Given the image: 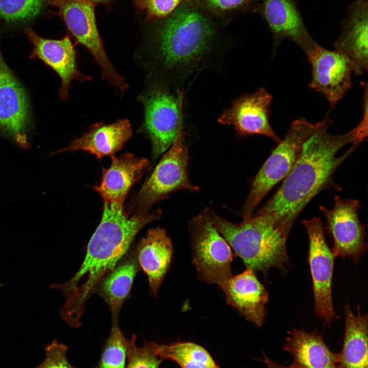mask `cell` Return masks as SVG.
<instances>
[{"label":"cell","mask_w":368,"mask_h":368,"mask_svg":"<svg viewBox=\"0 0 368 368\" xmlns=\"http://www.w3.org/2000/svg\"><path fill=\"white\" fill-rule=\"evenodd\" d=\"M228 50L204 12L183 2L154 30L144 60L150 83L187 93L202 72L221 70Z\"/></svg>","instance_id":"cell-1"},{"label":"cell","mask_w":368,"mask_h":368,"mask_svg":"<svg viewBox=\"0 0 368 368\" xmlns=\"http://www.w3.org/2000/svg\"><path fill=\"white\" fill-rule=\"evenodd\" d=\"M328 112L307 139L296 162L275 193L257 212L269 216L289 233L297 218L317 194L329 188L340 189L334 175L367 135V117L363 116L351 130L333 134Z\"/></svg>","instance_id":"cell-2"},{"label":"cell","mask_w":368,"mask_h":368,"mask_svg":"<svg viewBox=\"0 0 368 368\" xmlns=\"http://www.w3.org/2000/svg\"><path fill=\"white\" fill-rule=\"evenodd\" d=\"M103 202L101 220L88 243L80 268L67 282L51 286L65 297L60 314L67 325L75 328L81 325L85 303L101 280L117 266L142 228L162 215L157 209L129 216L124 209V202Z\"/></svg>","instance_id":"cell-3"},{"label":"cell","mask_w":368,"mask_h":368,"mask_svg":"<svg viewBox=\"0 0 368 368\" xmlns=\"http://www.w3.org/2000/svg\"><path fill=\"white\" fill-rule=\"evenodd\" d=\"M210 214L214 226L242 259L246 269L264 275L272 267L286 271L289 262L286 247L289 233L276 225L269 216L256 212L236 223L211 210Z\"/></svg>","instance_id":"cell-4"},{"label":"cell","mask_w":368,"mask_h":368,"mask_svg":"<svg viewBox=\"0 0 368 368\" xmlns=\"http://www.w3.org/2000/svg\"><path fill=\"white\" fill-rule=\"evenodd\" d=\"M318 123H313L301 118L291 123L284 137L254 177L242 207L243 218L252 215L269 192L288 175L300 156L304 143L315 131Z\"/></svg>","instance_id":"cell-5"},{"label":"cell","mask_w":368,"mask_h":368,"mask_svg":"<svg viewBox=\"0 0 368 368\" xmlns=\"http://www.w3.org/2000/svg\"><path fill=\"white\" fill-rule=\"evenodd\" d=\"M149 86L137 99L144 110L142 128L150 138L153 157L156 159L171 146L180 129L184 127L186 93L156 83Z\"/></svg>","instance_id":"cell-6"},{"label":"cell","mask_w":368,"mask_h":368,"mask_svg":"<svg viewBox=\"0 0 368 368\" xmlns=\"http://www.w3.org/2000/svg\"><path fill=\"white\" fill-rule=\"evenodd\" d=\"M184 127L180 129L169 150L130 204L132 212L149 211L156 202L178 190L197 192L188 175L189 153L185 144Z\"/></svg>","instance_id":"cell-7"},{"label":"cell","mask_w":368,"mask_h":368,"mask_svg":"<svg viewBox=\"0 0 368 368\" xmlns=\"http://www.w3.org/2000/svg\"><path fill=\"white\" fill-rule=\"evenodd\" d=\"M193 263L200 277L218 286L233 275L234 256L225 239L213 224L210 210L204 209L189 221Z\"/></svg>","instance_id":"cell-8"},{"label":"cell","mask_w":368,"mask_h":368,"mask_svg":"<svg viewBox=\"0 0 368 368\" xmlns=\"http://www.w3.org/2000/svg\"><path fill=\"white\" fill-rule=\"evenodd\" d=\"M49 4L58 8V14L77 43L91 54L100 67L102 79L122 95L129 85L114 68L105 51L96 24L95 6L80 0H49Z\"/></svg>","instance_id":"cell-9"},{"label":"cell","mask_w":368,"mask_h":368,"mask_svg":"<svg viewBox=\"0 0 368 368\" xmlns=\"http://www.w3.org/2000/svg\"><path fill=\"white\" fill-rule=\"evenodd\" d=\"M309 239L308 263L312 281L315 315L325 324L337 317L332 299V277L336 258L325 239L323 222L314 217L304 220Z\"/></svg>","instance_id":"cell-10"},{"label":"cell","mask_w":368,"mask_h":368,"mask_svg":"<svg viewBox=\"0 0 368 368\" xmlns=\"http://www.w3.org/2000/svg\"><path fill=\"white\" fill-rule=\"evenodd\" d=\"M361 206L358 200L336 196L332 209L319 208L326 219L325 229L333 239L336 257L348 258L355 263L366 250L365 226L358 217Z\"/></svg>","instance_id":"cell-11"},{"label":"cell","mask_w":368,"mask_h":368,"mask_svg":"<svg viewBox=\"0 0 368 368\" xmlns=\"http://www.w3.org/2000/svg\"><path fill=\"white\" fill-rule=\"evenodd\" d=\"M272 99V95L263 87L251 93L241 95L222 111L217 122L232 126L240 137L263 135L278 144L281 139L270 122Z\"/></svg>","instance_id":"cell-12"},{"label":"cell","mask_w":368,"mask_h":368,"mask_svg":"<svg viewBox=\"0 0 368 368\" xmlns=\"http://www.w3.org/2000/svg\"><path fill=\"white\" fill-rule=\"evenodd\" d=\"M307 56L311 72L309 87L321 94L331 108H334L352 87V63L340 53L320 45Z\"/></svg>","instance_id":"cell-13"},{"label":"cell","mask_w":368,"mask_h":368,"mask_svg":"<svg viewBox=\"0 0 368 368\" xmlns=\"http://www.w3.org/2000/svg\"><path fill=\"white\" fill-rule=\"evenodd\" d=\"M29 103L25 89L6 64L0 45V131L28 146Z\"/></svg>","instance_id":"cell-14"},{"label":"cell","mask_w":368,"mask_h":368,"mask_svg":"<svg viewBox=\"0 0 368 368\" xmlns=\"http://www.w3.org/2000/svg\"><path fill=\"white\" fill-rule=\"evenodd\" d=\"M25 34L33 45L30 58L40 59L60 77L61 84L59 95L61 100H68L69 89L73 80L81 82L92 80L91 77L79 71L75 45L69 36L60 39H46L36 34L31 28H26Z\"/></svg>","instance_id":"cell-15"},{"label":"cell","mask_w":368,"mask_h":368,"mask_svg":"<svg viewBox=\"0 0 368 368\" xmlns=\"http://www.w3.org/2000/svg\"><path fill=\"white\" fill-rule=\"evenodd\" d=\"M258 11L272 33L273 50L286 39L299 46L306 55L318 46L309 34L295 0H261Z\"/></svg>","instance_id":"cell-16"},{"label":"cell","mask_w":368,"mask_h":368,"mask_svg":"<svg viewBox=\"0 0 368 368\" xmlns=\"http://www.w3.org/2000/svg\"><path fill=\"white\" fill-rule=\"evenodd\" d=\"M367 0H356L349 6L334 43V50L350 60L356 75L367 70Z\"/></svg>","instance_id":"cell-17"},{"label":"cell","mask_w":368,"mask_h":368,"mask_svg":"<svg viewBox=\"0 0 368 368\" xmlns=\"http://www.w3.org/2000/svg\"><path fill=\"white\" fill-rule=\"evenodd\" d=\"M219 286L224 292L229 305L257 327L262 325L268 293L257 279L255 271L246 269Z\"/></svg>","instance_id":"cell-18"},{"label":"cell","mask_w":368,"mask_h":368,"mask_svg":"<svg viewBox=\"0 0 368 368\" xmlns=\"http://www.w3.org/2000/svg\"><path fill=\"white\" fill-rule=\"evenodd\" d=\"M111 157L110 166L103 169L100 185L93 189L103 200L124 202L131 187L150 169L151 164L147 159L131 153Z\"/></svg>","instance_id":"cell-19"},{"label":"cell","mask_w":368,"mask_h":368,"mask_svg":"<svg viewBox=\"0 0 368 368\" xmlns=\"http://www.w3.org/2000/svg\"><path fill=\"white\" fill-rule=\"evenodd\" d=\"M173 251L166 231L159 227L149 229L137 246L136 259L147 275L151 294L154 297L169 269Z\"/></svg>","instance_id":"cell-20"},{"label":"cell","mask_w":368,"mask_h":368,"mask_svg":"<svg viewBox=\"0 0 368 368\" xmlns=\"http://www.w3.org/2000/svg\"><path fill=\"white\" fill-rule=\"evenodd\" d=\"M283 350L292 357V368H338L339 353L331 351L317 331L293 329L288 332Z\"/></svg>","instance_id":"cell-21"},{"label":"cell","mask_w":368,"mask_h":368,"mask_svg":"<svg viewBox=\"0 0 368 368\" xmlns=\"http://www.w3.org/2000/svg\"><path fill=\"white\" fill-rule=\"evenodd\" d=\"M132 135V129L128 119L112 123L98 122L91 125L80 137L74 140L69 146L55 153L84 150L95 155L97 158L114 155Z\"/></svg>","instance_id":"cell-22"},{"label":"cell","mask_w":368,"mask_h":368,"mask_svg":"<svg viewBox=\"0 0 368 368\" xmlns=\"http://www.w3.org/2000/svg\"><path fill=\"white\" fill-rule=\"evenodd\" d=\"M360 308L355 315L349 305L345 306L344 335L338 368H367L368 318L367 314H361Z\"/></svg>","instance_id":"cell-23"},{"label":"cell","mask_w":368,"mask_h":368,"mask_svg":"<svg viewBox=\"0 0 368 368\" xmlns=\"http://www.w3.org/2000/svg\"><path fill=\"white\" fill-rule=\"evenodd\" d=\"M139 269L136 257L130 256L118 264L98 284L99 293L109 307L112 318H118Z\"/></svg>","instance_id":"cell-24"},{"label":"cell","mask_w":368,"mask_h":368,"mask_svg":"<svg viewBox=\"0 0 368 368\" xmlns=\"http://www.w3.org/2000/svg\"><path fill=\"white\" fill-rule=\"evenodd\" d=\"M156 355L171 359L181 368H220L203 347L194 342L179 341L168 344L154 342Z\"/></svg>","instance_id":"cell-25"},{"label":"cell","mask_w":368,"mask_h":368,"mask_svg":"<svg viewBox=\"0 0 368 368\" xmlns=\"http://www.w3.org/2000/svg\"><path fill=\"white\" fill-rule=\"evenodd\" d=\"M127 342L119 328L118 318H112L110 335L103 347L97 368H126Z\"/></svg>","instance_id":"cell-26"},{"label":"cell","mask_w":368,"mask_h":368,"mask_svg":"<svg viewBox=\"0 0 368 368\" xmlns=\"http://www.w3.org/2000/svg\"><path fill=\"white\" fill-rule=\"evenodd\" d=\"M49 0H0V19L7 22H25L38 15Z\"/></svg>","instance_id":"cell-27"},{"label":"cell","mask_w":368,"mask_h":368,"mask_svg":"<svg viewBox=\"0 0 368 368\" xmlns=\"http://www.w3.org/2000/svg\"><path fill=\"white\" fill-rule=\"evenodd\" d=\"M136 336L128 338L127 361L126 368H159L164 361L155 353L154 342L145 341L142 347L136 344Z\"/></svg>","instance_id":"cell-28"},{"label":"cell","mask_w":368,"mask_h":368,"mask_svg":"<svg viewBox=\"0 0 368 368\" xmlns=\"http://www.w3.org/2000/svg\"><path fill=\"white\" fill-rule=\"evenodd\" d=\"M139 11L146 14V20L154 18H166L182 3L193 0H132Z\"/></svg>","instance_id":"cell-29"},{"label":"cell","mask_w":368,"mask_h":368,"mask_svg":"<svg viewBox=\"0 0 368 368\" xmlns=\"http://www.w3.org/2000/svg\"><path fill=\"white\" fill-rule=\"evenodd\" d=\"M68 347L55 340L45 348V358L35 368H76L68 361L66 352Z\"/></svg>","instance_id":"cell-30"},{"label":"cell","mask_w":368,"mask_h":368,"mask_svg":"<svg viewBox=\"0 0 368 368\" xmlns=\"http://www.w3.org/2000/svg\"><path fill=\"white\" fill-rule=\"evenodd\" d=\"M255 0H204L205 7L213 13H227L251 3Z\"/></svg>","instance_id":"cell-31"},{"label":"cell","mask_w":368,"mask_h":368,"mask_svg":"<svg viewBox=\"0 0 368 368\" xmlns=\"http://www.w3.org/2000/svg\"><path fill=\"white\" fill-rule=\"evenodd\" d=\"M263 355L264 358L262 361L265 364L267 368H292L290 366L282 365L273 361L264 353H263Z\"/></svg>","instance_id":"cell-32"},{"label":"cell","mask_w":368,"mask_h":368,"mask_svg":"<svg viewBox=\"0 0 368 368\" xmlns=\"http://www.w3.org/2000/svg\"><path fill=\"white\" fill-rule=\"evenodd\" d=\"M88 4H90L93 6H95L98 4H104L107 5L110 4L113 0H80Z\"/></svg>","instance_id":"cell-33"}]
</instances>
